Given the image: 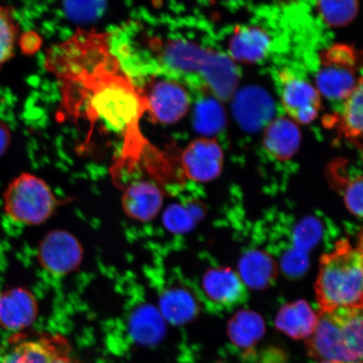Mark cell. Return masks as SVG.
<instances>
[{
  "instance_id": "cell-5",
  "label": "cell",
  "mask_w": 363,
  "mask_h": 363,
  "mask_svg": "<svg viewBox=\"0 0 363 363\" xmlns=\"http://www.w3.org/2000/svg\"><path fill=\"white\" fill-rule=\"evenodd\" d=\"M57 204L55 194L48 184L27 172L13 179L4 193V208L7 216L22 225L43 224L53 215Z\"/></svg>"
},
{
  "instance_id": "cell-16",
  "label": "cell",
  "mask_w": 363,
  "mask_h": 363,
  "mask_svg": "<svg viewBox=\"0 0 363 363\" xmlns=\"http://www.w3.org/2000/svg\"><path fill=\"white\" fill-rule=\"evenodd\" d=\"M271 45V36L262 27H238L231 36L228 56L233 62L256 63L267 57Z\"/></svg>"
},
{
  "instance_id": "cell-23",
  "label": "cell",
  "mask_w": 363,
  "mask_h": 363,
  "mask_svg": "<svg viewBox=\"0 0 363 363\" xmlns=\"http://www.w3.org/2000/svg\"><path fill=\"white\" fill-rule=\"evenodd\" d=\"M240 279L252 289H264L275 276V265L269 256L261 252L245 255L240 263Z\"/></svg>"
},
{
  "instance_id": "cell-24",
  "label": "cell",
  "mask_w": 363,
  "mask_h": 363,
  "mask_svg": "<svg viewBox=\"0 0 363 363\" xmlns=\"http://www.w3.org/2000/svg\"><path fill=\"white\" fill-rule=\"evenodd\" d=\"M225 124L226 113L219 99L208 95L198 101L194 111V125L199 133L217 134Z\"/></svg>"
},
{
  "instance_id": "cell-25",
  "label": "cell",
  "mask_w": 363,
  "mask_h": 363,
  "mask_svg": "<svg viewBox=\"0 0 363 363\" xmlns=\"http://www.w3.org/2000/svg\"><path fill=\"white\" fill-rule=\"evenodd\" d=\"M316 4L322 20L335 28L350 24L359 9L358 0H316Z\"/></svg>"
},
{
  "instance_id": "cell-12",
  "label": "cell",
  "mask_w": 363,
  "mask_h": 363,
  "mask_svg": "<svg viewBox=\"0 0 363 363\" xmlns=\"http://www.w3.org/2000/svg\"><path fill=\"white\" fill-rule=\"evenodd\" d=\"M68 352L70 348L65 337L47 334L13 344L0 363H53Z\"/></svg>"
},
{
  "instance_id": "cell-18",
  "label": "cell",
  "mask_w": 363,
  "mask_h": 363,
  "mask_svg": "<svg viewBox=\"0 0 363 363\" xmlns=\"http://www.w3.org/2000/svg\"><path fill=\"white\" fill-rule=\"evenodd\" d=\"M319 315L306 301L285 305L275 319L277 329L295 340L308 339L314 333Z\"/></svg>"
},
{
  "instance_id": "cell-20",
  "label": "cell",
  "mask_w": 363,
  "mask_h": 363,
  "mask_svg": "<svg viewBox=\"0 0 363 363\" xmlns=\"http://www.w3.org/2000/svg\"><path fill=\"white\" fill-rule=\"evenodd\" d=\"M159 311L167 321L174 325H183L193 320L198 315L199 306L195 298L187 290L172 288L161 295Z\"/></svg>"
},
{
  "instance_id": "cell-33",
  "label": "cell",
  "mask_w": 363,
  "mask_h": 363,
  "mask_svg": "<svg viewBox=\"0 0 363 363\" xmlns=\"http://www.w3.org/2000/svg\"><path fill=\"white\" fill-rule=\"evenodd\" d=\"M227 1H229V0H227Z\"/></svg>"
},
{
  "instance_id": "cell-13",
  "label": "cell",
  "mask_w": 363,
  "mask_h": 363,
  "mask_svg": "<svg viewBox=\"0 0 363 363\" xmlns=\"http://www.w3.org/2000/svg\"><path fill=\"white\" fill-rule=\"evenodd\" d=\"M202 288L208 302L222 308H233L247 299L246 284L229 269L208 270L202 280Z\"/></svg>"
},
{
  "instance_id": "cell-26",
  "label": "cell",
  "mask_w": 363,
  "mask_h": 363,
  "mask_svg": "<svg viewBox=\"0 0 363 363\" xmlns=\"http://www.w3.org/2000/svg\"><path fill=\"white\" fill-rule=\"evenodd\" d=\"M63 10L68 19L88 24L98 21L106 12V0H62Z\"/></svg>"
},
{
  "instance_id": "cell-11",
  "label": "cell",
  "mask_w": 363,
  "mask_h": 363,
  "mask_svg": "<svg viewBox=\"0 0 363 363\" xmlns=\"http://www.w3.org/2000/svg\"><path fill=\"white\" fill-rule=\"evenodd\" d=\"M231 99L235 120L244 129L258 130L274 120V103L264 89L245 88Z\"/></svg>"
},
{
  "instance_id": "cell-27",
  "label": "cell",
  "mask_w": 363,
  "mask_h": 363,
  "mask_svg": "<svg viewBox=\"0 0 363 363\" xmlns=\"http://www.w3.org/2000/svg\"><path fill=\"white\" fill-rule=\"evenodd\" d=\"M17 35L18 26L13 11L0 6V67L13 56Z\"/></svg>"
},
{
  "instance_id": "cell-21",
  "label": "cell",
  "mask_w": 363,
  "mask_h": 363,
  "mask_svg": "<svg viewBox=\"0 0 363 363\" xmlns=\"http://www.w3.org/2000/svg\"><path fill=\"white\" fill-rule=\"evenodd\" d=\"M330 122L345 138L358 142L362 138V79L353 92L344 99L342 111L334 116Z\"/></svg>"
},
{
  "instance_id": "cell-8",
  "label": "cell",
  "mask_w": 363,
  "mask_h": 363,
  "mask_svg": "<svg viewBox=\"0 0 363 363\" xmlns=\"http://www.w3.org/2000/svg\"><path fill=\"white\" fill-rule=\"evenodd\" d=\"M279 83L281 101L290 119L297 124L314 121L321 106L319 91L288 70L280 72Z\"/></svg>"
},
{
  "instance_id": "cell-17",
  "label": "cell",
  "mask_w": 363,
  "mask_h": 363,
  "mask_svg": "<svg viewBox=\"0 0 363 363\" xmlns=\"http://www.w3.org/2000/svg\"><path fill=\"white\" fill-rule=\"evenodd\" d=\"M301 142V133L296 122L285 117L272 120L263 135V147L269 155L279 161L294 157Z\"/></svg>"
},
{
  "instance_id": "cell-4",
  "label": "cell",
  "mask_w": 363,
  "mask_h": 363,
  "mask_svg": "<svg viewBox=\"0 0 363 363\" xmlns=\"http://www.w3.org/2000/svg\"><path fill=\"white\" fill-rule=\"evenodd\" d=\"M306 343L308 354L315 359L362 363V308L320 313L316 328Z\"/></svg>"
},
{
  "instance_id": "cell-6",
  "label": "cell",
  "mask_w": 363,
  "mask_h": 363,
  "mask_svg": "<svg viewBox=\"0 0 363 363\" xmlns=\"http://www.w3.org/2000/svg\"><path fill=\"white\" fill-rule=\"evenodd\" d=\"M359 59L355 49L335 45L321 54L320 67L316 74L319 93L333 101H344L362 79L357 77Z\"/></svg>"
},
{
  "instance_id": "cell-31",
  "label": "cell",
  "mask_w": 363,
  "mask_h": 363,
  "mask_svg": "<svg viewBox=\"0 0 363 363\" xmlns=\"http://www.w3.org/2000/svg\"><path fill=\"white\" fill-rule=\"evenodd\" d=\"M53 363H81L70 356V352L63 354V355L57 358Z\"/></svg>"
},
{
  "instance_id": "cell-14",
  "label": "cell",
  "mask_w": 363,
  "mask_h": 363,
  "mask_svg": "<svg viewBox=\"0 0 363 363\" xmlns=\"http://www.w3.org/2000/svg\"><path fill=\"white\" fill-rule=\"evenodd\" d=\"M38 315V301L28 289L16 287L0 293V326L10 331L25 330Z\"/></svg>"
},
{
  "instance_id": "cell-28",
  "label": "cell",
  "mask_w": 363,
  "mask_h": 363,
  "mask_svg": "<svg viewBox=\"0 0 363 363\" xmlns=\"http://www.w3.org/2000/svg\"><path fill=\"white\" fill-rule=\"evenodd\" d=\"M344 180V201L352 214L357 217L362 216V178Z\"/></svg>"
},
{
  "instance_id": "cell-22",
  "label": "cell",
  "mask_w": 363,
  "mask_h": 363,
  "mask_svg": "<svg viewBox=\"0 0 363 363\" xmlns=\"http://www.w3.org/2000/svg\"><path fill=\"white\" fill-rule=\"evenodd\" d=\"M264 333V321L255 312L240 311L229 322V337L240 348L252 347Z\"/></svg>"
},
{
  "instance_id": "cell-30",
  "label": "cell",
  "mask_w": 363,
  "mask_h": 363,
  "mask_svg": "<svg viewBox=\"0 0 363 363\" xmlns=\"http://www.w3.org/2000/svg\"><path fill=\"white\" fill-rule=\"evenodd\" d=\"M11 143V133L6 123L0 120V157L6 154Z\"/></svg>"
},
{
  "instance_id": "cell-32",
  "label": "cell",
  "mask_w": 363,
  "mask_h": 363,
  "mask_svg": "<svg viewBox=\"0 0 363 363\" xmlns=\"http://www.w3.org/2000/svg\"><path fill=\"white\" fill-rule=\"evenodd\" d=\"M320 363H337V362H331V361H321Z\"/></svg>"
},
{
  "instance_id": "cell-9",
  "label": "cell",
  "mask_w": 363,
  "mask_h": 363,
  "mask_svg": "<svg viewBox=\"0 0 363 363\" xmlns=\"http://www.w3.org/2000/svg\"><path fill=\"white\" fill-rule=\"evenodd\" d=\"M145 99L146 110L154 121L170 125L183 119L188 113L190 99L183 84L172 79L153 84Z\"/></svg>"
},
{
  "instance_id": "cell-10",
  "label": "cell",
  "mask_w": 363,
  "mask_h": 363,
  "mask_svg": "<svg viewBox=\"0 0 363 363\" xmlns=\"http://www.w3.org/2000/svg\"><path fill=\"white\" fill-rule=\"evenodd\" d=\"M223 158V151L215 140L199 138L182 152V169L193 181H211L220 174Z\"/></svg>"
},
{
  "instance_id": "cell-29",
  "label": "cell",
  "mask_w": 363,
  "mask_h": 363,
  "mask_svg": "<svg viewBox=\"0 0 363 363\" xmlns=\"http://www.w3.org/2000/svg\"><path fill=\"white\" fill-rule=\"evenodd\" d=\"M193 223L192 216L185 208L172 206L163 214V224L167 230L174 233L187 230Z\"/></svg>"
},
{
  "instance_id": "cell-2",
  "label": "cell",
  "mask_w": 363,
  "mask_h": 363,
  "mask_svg": "<svg viewBox=\"0 0 363 363\" xmlns=\"http://www.w3.org/2000/svg\"><path fill=\"white\" fill-rule=\"evenodd\" d=\"M106 66H98L94 75L85 77L86 87L93 93L90 96L91 115L102 120L116 133L128 134L127 158L139 157L140 146L136 143L138 120L146 111L145 99L136 93L128 81L113 75Z\"/></svg>"
},
{
  "instance_id": "cell-1",
  "label": "cell",
  "mask_w": 363,
  "mask_h": 363,
  "mask_svg": "<svg viewBox=\"0 0 363 363\" xmlns=\"http://www.w3.org/2000/svg\"><path fill=\"white\" fill-rule=\"evenodd\" d=\"M150 47L169 79L184 81L220 101L235 94L240 74L228 55L184 39L152 40Z\"/></svg>"
},
{
  "instance_id": "cell-19",
  "label": "cell",
  "mask_w": 363,
  "mask_h": 363,
  "mask_svg": "<svg viewBox=\"0 0 363 363\" xmlns=\"http://www.w3.org/2000/svg\"><path fill=\"white\" fill-rule=\"evenodd\" d=\"M131 335L140 344L157 343L165 333V320L160 311L149 303H143L131 313L129 321Z\"/></svg>"
},
{
  "instance_id": "cell-7",
  "label": "cell",
  "mask_w": 363,
  "mask_h": 363,
  "mask_svg": "<svg viewBox=\"0 0 363 363\" xmlns=\"http://www.w3.org/2000/svg\"><path fill=\"white\" fill-rule=\"evenodd\" d=\"M83 257L84 249L79 240L65 230L50 231L40 243V264L54 276L70 274L79 269Z\"/></svg>"
},
{
  "instance_id": "cell-3",
  "label": "cell",
  "mask_w": 363,
  "mask_h": 363,
  "mask_svg": "<svg viewBox=\"0 0 363 363\" xmlns=\"http://www.w3.org/2000/svg\"><path fill=\"white\" fill-rule=\"evenodd\" d=\"M363 256L362 243L354 246L347 240L335 244L322 256L315 284L320 313L338 308H362Z\"/></svg>"
},
{
  "instance_id": "cell-15",
  "label": "cell",
  "mask_w": 363,
  "mask_h": 363,
  "mask_svg": "<svg viewBox=\"0 0 363 363\" xmlns=\"http://www.w3.org/2000/svg\"><path fill=\"white\" fill-rule=\"evenodd\" d=\"M163 203L162 190L148 181H135L125 189L121 206L125 215L139 222H149L160 212Z\"/></svg>"
}]
</instances>
